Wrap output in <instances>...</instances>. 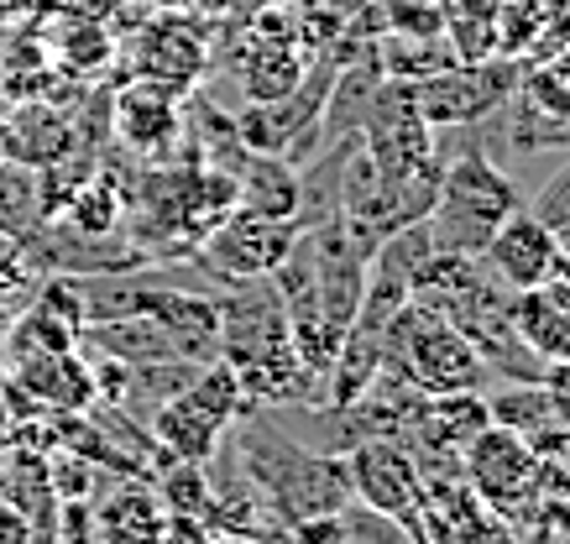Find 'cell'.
<instances>
[{
  "label": "cell",
  "instance_id": "d4e9b609",
  "mask_svg": "<svg viewBox=\"0 0 570 544\" xmlns=\"http://www.w3.org/2000/svg\"><path fill=\"white\" fill-rule=\"evenodd\" d=\"M529 215H539L550 230H560L570 220V162L566 168H554L550 184L534 194V205H529Z\"/></svg>",
  "mask_w": 570,
  "mask_h": 544
},
{
  "label": "cell",
  "instance_id": "d6a6232c",
  "mask_svg": "<svg viewBox=\"0 0 570 544\" xmlns=\"http://www.w3.org/2000/svg\"><path fill=\"white\" fill-rule=\"evenodd\" d=\"M554 236H560V251H566V263H570V220L560 230H554Z\"/></svg>",
  "mask_w": 570,
  "mask_h": 544
},
{
  "label": "cell",
  "instance_id": "e0dca14e",
  "mask_svg": "<svg viewBox=\"0 0 570 544\" xmlns=\"http://www.w3.org/2000/svg\"><path fill=\"white\" fill-rule=\"evenodd\" d=\"M163 508L147 487H121L95 513V540L100 544H157Z\"/></svg>",
  "mask_w": 570,
  "mask_h": 544
},
{
  "label": "cell",
  "instance_id": "3957f363",
  "mask_svg": "<svg viewBox=\"0 0 570 544\" xmlns=\"http://www.w3.org/2000/svg\"><path fill=\"white\" fill-rule=\"evenodd\" d=\"M513 210H519V189L508 184V174L492 168L482 152H466L450 168H440L434 205L424 215V226H430L434 251H445V257H482L492 230Z\"/></svg>",
  "mask_w": 570,
  "mask_h": 544
},
{
  "label": "cell",
  "instance_id": "52a82bcc",
  "mask_svg": "<svg viewBox=\"0 0 570 544\" xmlns=\"http://www.w3.org/2000/svg\"><path fill=\"white\" fill-rule=\"evenodd\" d=\"M298 241V220H267V215H252V210H236L220 215L215 226L199 236V263L209 273H220L225 283L236 278H267L288 246Z\"/></svg>",
  "mask_w": 570,
  "mask_h": 544
},
{
  "label": "cell",
  "instance_id": "603a6c76",
  "mask_svg": "<svg viewBox=\"0 0 570 544\" xmlns=\"http://www.w3.org/2000/svg\"><path fill=\"white\" fill-rule=\"evenodd\" d=\"M116 215H121V194L110 189V184H95V189H85L79 199H73V226L89 230V236H105V230L116 226Z\"/></svg>",
  "mask_w": 570,
  "mask_h": 544
},
{
  "label": "cell",
  "instance_id": "8992f818",
  "mask_svg": "<svg viewBox=\"0 0 570 544\" xmlns=\"http://www.w3.org/2000/svg\"><path fill=\"white\" fill-rule=\"evenodd\" d=\"M209 37L215 27L199 11H147V21L131 32V69L174 95H194L209 73Z\"/></svg>",
  "mask_w": 570,
  "mask_h": 544
},
{
  "label": "cell",
  "instance_id": "9c48e42d",
  "mask_svg": "<svg viewBox=\"0 0 570 544\" xmlns=\"http://www.w3.org/2000/svg\"><path fill=\"white\" fill-rule=\"evenodd\" d=\"M482 267L508 294H523V288H534V283L570 273L566 251H560V236L529 210H513L492 230V241L482 246Z\"/></svg>",
  "mask_w": 570,
  "mask_h": 544
},
{
  "label": "cell",
  "instance_id": "9a60e30c",
  "mask_svg": "<svg viewBox=\"0 0 570 544\" xmlns=\"http://www.w3.org/2000/svg\"><path fill=\"white\" fill-rule=\"evenodd\" d=\"M419 398H424V439H430V451L461 456L471 439L492 424L487 398L476 387H466V393H419Z\"/></svg>",
  "mask_w": 570,
  "mask_h": 544
},
{
  "label": "cell",
  "instance_id": "7a4b0ae2",
  "mask_svg": "<svg viewBox=\"0 0 570 544\" xmlns=\"http://www.w3.org/2000/svg\"><path fill=\"white\" fill-rule=\"evenodd\" d=\"M242 472L267 497L277 524H294L309 513H341L351 503L346 461L314 456L273 424H246L242 429Z\"/></svg>",
  "mask_w": 570,
  "mask_h": 544
},
{
  "label": "cell",
  "instance_id": "f546056e",
  "mask_svg": "<svg viewBox=\"0 0 570 544\" xmlns=\"http://www.w3.org/2000/svg\"><path fill=\"white\" fill-rule=\"evenodd\" d=\"M189 11H199L209 21H230V17H242V11H252V0H189Z\"/></svg>",
  "mask_w": 570,
  "mask_h": 544
},
{
  "label": "cell",
  "instance_id": "1f68e13d",
  "mask_svg": "<svg viewBox=\"0 0 570 544\" xmlns=\"http://www.w3.org/2000/svg\"><path fill=\"white\" fill-rule=\"evenodd\" d=\"M209 544H267V540H257V534H215Z\"/></svg>",
  "mask_w": 570,
  "mask_h": 544
},
{
  "label": "cell",
  "instance_id": "e575fe53",
  "mask_svg": "<svg viewBox=\"0 0 570 544\" xmlns=\"http://www.w3.org/2000/svg\"><path fill=\"white\" fill-rule=\"evenodd\" d=\"M508 544H513V540H508Z\"/></svg>",
  "mask_w": 570,
  "mask_h": 544
},
{
  "label": "cell",
  "instance_id": "8fae6325",
  "mask_svg": "<svg viewBox=\"0 0 570 544\" xmlns=\"http://www.w3.org/2000/svg\"><path fill=\"white\" fill-rule=\"evenodd\" d=\"M513 335L534 352L539 367L566 362L570 356V273L513 294Z\"/></svg>",
  "mask_w": 570,
  "mask_h": 544
},
{
  "label": "cell",
  "instance_id": "4fadbf2b",
  "mask_svg": "<svg viewBox=\"0 0 570 544\" xmlns=\"http://www.w3.org/2000/svg\"><path fill=\"white\" fill-rule=\"evenodd\" d=\"M17 387L58 414H73L95 398V377L73 352H17Z\"/></svg>",
  "mask_w": 570,
  "mask_h": 544
},
{
  "label": "cell",
  "instance_id": "ffe728a7",
  "mask_svg": "<svg viewBox=\"0 0 570 544\" xmlns=\"http://www.w3.org/2000/svg\"><path fill=\"white\" fill-rule=\"evenodd\" d=\"M519 95L534 110L570 126V48H554L544 58H529L519 73Z\"/></svg>",
  "mask_w": 570,
  "mask_h": 544
},
{
  "label": "cell",
  "instance_id": "ac0fdd59",
  "mask_svg": "<svg viewBox=\"0 0 570 544\" xmlns=\"http://www.w3.org/2000/svg\"><path fill=\"white\" fill-rule=\"evenodd\" d=\"M52 53L69 73H100L116 58V27L100 17H58L52 27Z\"/></svg>",
  "mask_w": 570,
  "mask_h": 544
},
{
  "label": "cell",
  "instance_id": "484cf974",
  "mask_svg": "<svg viewBox=\"0 0 570 544\" xmlns=\"http://www.w3.org/2000/svg\"><path fill=\"white\" fill-rule=\"evenodd\" d=\"M539 387H544V398H550L554 424L570 435V356L566 362H550V367L539 372Z\"/></svg>",
  "mask_w": 570,
  "mask_h": 544
},
{
  "label": "cell",
  "instance_id": "7c38bea8",
  "mask_svg": "<svg viewBox=\"0 0 570 544\" xmlns=\"http://www.w3.org/2000/svg\"><path fill=\"white\" fill-rule=\"evenodd\" d=\"M236 205L267 220H298L304 210V178L283 152H246L236 168Z\"/></svg>",
  "mask_w": 570,
  "mask_h": 544
},
{
  "label": "cell",
  "instance_id": "7402d4cb",
  "mask_svg": "<svg viewBox=\"0 0 570 544\" xmlns=\"http://www.w3.org/2000/svg\"><path fill=\"white\" fill-rule=\"evenodd\" d=\"M382 32L397 37H445V0H377Z\"/></svg>",
  "mask_w": 570,
  "mask_h": 544
},
{
  "label": "cell",
  "instance_id": "83f0119b",
  "mask_svg": "<svg viewBox=\"0 0 570 544\" xmlns=\"http://www.w3.org/2000/svg\"><path fill=\"white\" fill-rule=\"evenodd\" d=\"M0 544H37L32 513L21 508L17 497H0Z\"/></svg>",
  "mask_w": 570,
  "mask_h": 544
},
{
  "label": "cell",
  "instance_id": "30bf717a",
  "mask_svg": "<svg viewBox=\"0 0 570 544\" xmlns=\"http://www.w3.org/2000/svg\"><path fill=\"white\" fill-rule=\"evenodd\" d=\"M116 126H121V141L131 152H141V158H168L174 141L184 137L178 95L153 85V79H137L131 89L116 95Z\"/></svg>",
  "mask_w": 570,
  "mask_h": 544
},
{
  "label": "cell",
  "instance_id": "d6986e66",
  "mask_svg": "<svg viewBox=\"0 0 570 544\" xmlns=\"http://www.w3.org/2000/svg\"><path fill=\"white\" fill-rule=\"evenodd\" d=\"M178 398L189 408H199L209 424H230V419H242V408H246V387H242V377L225 367V362H209V367H199L189 377V383L178 387Z\"/></svg>",
  "mask_w": 570,
  "mask_h": 544
},
{
  "label": "cell",
  "instance_id": "cb8c5ba5",
  "mask_svg": "<svg viewBox=\"0 0 570 544\" xmlns=\"http://www.w3.org/2000/svg\"><path fill=\"white\" fill-rule=\"evenodd\" d=\"M277 544H351V534H346V518H341V513H309V518L283 524Z\"/></svg>",
  "mask_w": 570,
  "mask_h": 544
},
{
  "label": "cell",
  "instance_id": "2e32d148",
  "mask_svg": "<svg viewBox=\"0 0 570 544\" xmlns=\"http://www.w3.org/2000/svg\"><path fill=\"white\" fill-rule=\"evenodd\" d=\"M153 439L168 451V461H199L205 466L220 445V424H209L199 408H189L184 398H168V404L153 414Z\"/></svg>",
  "mask_w": 570,
  "mask_h": 544
},
{
  "label": "cell",
  "instance_id": "ba28073f",
  "mask_svg": "<svg viewBox=\"0 0 570 544\" xmlns=\"http://www.w3.org/2000/svg\"><path fill=\"white\" fill-rule=\"evenodd\" d=\"M346 476H351V497L362 508H377L382 518L403 524L409 534H419V513H424V472L414 461L403 456L397 445H356L346 461Z\"/></svg>",
  "mask_w": 570,
  "mask_h": 544
},
{
  "label": "cell",
  "instance_id": "5bb4252c",
  "mask_svg": "<svg viewBox=\"0 0 570 544\" xmlns=\"http://www.w3.org/2000/svg\"><path fill=\"white\" fill-rule=\"evenodd\" d=\"M487 414H492V424H502V429H513V435L529 439L539 456L566 461L570 435L554 424L550 398H544L539 383H513L508 393H492V398H487Z\"/></svg>",
  "mask_w": 570,
  "mask_h": 544
},
{
  "label": "cell",
  "instance_id": "4dcf8cb0",
  "mask_svg": "<svg viewBox=\"0 0 570 544\" xmlns=\"http://www.w3.org/2000/svg\"><path fill=\"white\" fill-rule=\"evenodd\" d=\"M141 11H189V0H137Z\"/></svg>",
  "mask_w": 570,
  "mask_h": 544
},
{
  "label": "cell",
  "instance_id": "4316f807",
  "mask_svg": "<svg viewBox=\"0 0 570 544\" xmlns=\"http://www.w3.org/2000/svg\"><path fill=\"white\" fill-rule=\"evenodd\" d=\"M215 528L199 518V513H163V528H157V544H209Z\"/></svg>",
  "mask_w": 570,
  "mask_h": 544
},
{
  "label": "cell",
  "instance_id": "277c9868",
  "mask_svg": "<svg viewBox=\"0 0 570 544\" xmlns=\"http://www.w3.org/2000/svg\"><path fill=\"white\" fill-rule=\"evenodd\" d=\"M523 63L519 58H482V63H450L414 85V110L430 131L487 121L502 100H513Z\"/></svg>",
  "mask_w": 570,
  "mask_h": 544
},
{
  "label": "cell",
  "instance_id": "44dd1931",
  "mask_svg": "<svg viewBox=\"0 0 570 544\" xmlns=\"http://www.w3.org/2000/svg\"><path fill=\"white\" fill-rule=\"evenodd\" d=\"M209 472L199 461H163V472H157V508L163 513H199L205 518V503H209Z\"/></svg>",
  "mask_w": 570,
  "mask_h": 544
},
{
  "label": "cell",
  "instance_id": "836d02e7",
  "mask_svg": "<svg viewBox=\"0 0 570 544\" xmlns=\"http://www.w3.org/2000/svg\"><path fill=\"white\" fill-rule=\"evenodd\" d=\"M566 456H570V445H566Z\"/></svg>",
  "mask_w": 570,
  "mask_h": 544
},
{
  "label": "cell",
  "instance_id": "f1b7e54d",
  "mask_svg": "<svg viewBox=\"0 0 570 544\" xmlns=\"http://www.w3.org/2000/svg\"><path fill=\"white\" fill-rule=\"evenodd\" d=\"M48 11H58V17H100V21H116V11H121V0H42Z\"/></svg>",
  "mask_w": 570,
  "mask_h": 544
},
{
  "label": "cell",
  "instance_id": "5b68a950",
  "mask_svg": "<svg viewBox=\"0 0 570 544\" xmlns=\"http://www.w3.org/2000/svg\"><path fill=\"white\" fill-rule=\"evenodd\" d=\"M461 482L492 518H513L544 482V456L502 424H487L461 451Z\"/></svg>",
  "mask_w": 570,
  "mask_h": 544
},
{
  "label": "cell",
  "instance_id": "6da1fadb",
  "mask_svg": "<svg viewBox=\"0 0 570 544\" xmlns=\"http://www.w3.org/2000/svg\"><path fill=\"white\" fill-rule=\"evenodd\" d=\"M215 352L236 377L246 398L288 404L304 393V377H314L294 352L288 309L277 294L273 273L267 278H236V288L215 299Z\"/></svg>",
  "mask_w": 570,
  "mask_h": 544
}]
</instances>
